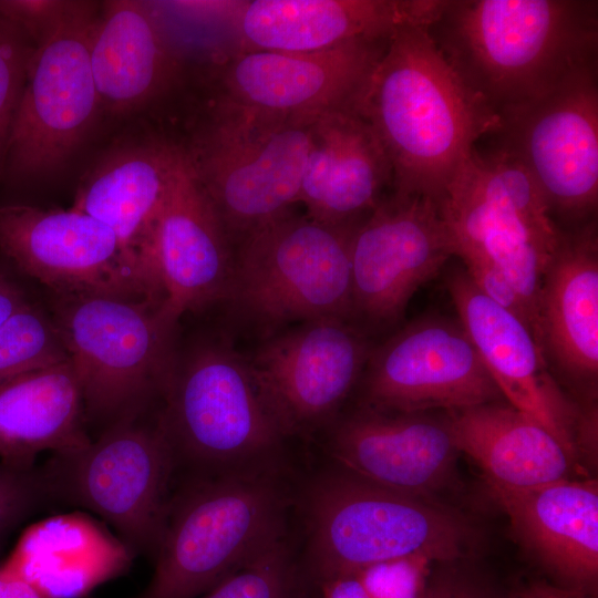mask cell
<instances>
[{
	"label": "cell",
	"instance_id": "6da1fadb",
	"mask_svg": "<svg viewBox=\"0 0 598 598\" xmlns=\"http://www.w3.org/2000/svg\"><path fill=\"white\" fill-rule=\"evenodd\" d=\"M427 28L392 35L355 110L390 159L391 192L440 204L478 141L497 133L499 118L458 78Z\"/></svg>",
	"mask_w": 598,
	"mask_h": 598
},
{
	"label": "cell",
	"instance_id": "f1b7e54d",
	"mask_svg": "<svg viewBox=\"0 0 598 598\" xmlns=\"http://www.w3.org/2000/svg\"><path fill=\"white\" fill-rule=\"evenodd\" d=\"M134 555L84 515H59L30 526L1 567L45 598H80L118 576Z\"/></svg>",
	"mask_w": 598,
	"mask_h": 598
},
{
	"label": "cell",
	"instance_id": "d4e9b609",
	"mask_svg": "<svg viewBox=\"0 0 598 598\" xmlns=\"http://www.w3.org/2000/svg\"><path fill=\"white\" fill-rule=\"evenodd\" d=\"M90 61L100 107L127 115L174 83L178 64L148 6L103 3L90 38Z\"/></svg>",
	"mask_w": 598,
	"mask_h": 598
},
{
	"label": "cell",
	"instance_id": "9c48e42d",
	"mask_svg": "<svg viewBox=\"0 0 598 598\" xmlns=\"http://www.w3.org/2000/svg\"><path fill=\"white\" fill-rule=\"evenodd\" d=\"M355 227H333L292 209L270 220L235 247L226 300L268 329L323 318L349 320Z\"/></svg>",
	"mask_w": 598,
	"mask_h": 598
},
{
	"label": "cell",
	"instance_id": "ac0fdd59",
	"mask_svg": "<svg viewBox=\"0 0 598 598\" xmlns=\"http://www.w3.org/2000/svg\"><path fill=\"white\" fill-rule=\"evenodd\" d=\"M446 290L502 396L576 457L586 419L550 373L529 328L486 297L463 268L447 275Z\"/></svg>",
	"mask_w": 598,
	"mask_h": 598
},
{
	"label": "cell",
	"instance_id": "8992f818",
	"mask_svg": "<svg viewBox=\"0 0 598 598\" xmlns=\"http://www.w3.org/2000/svg\"><path fill=\"white\" fill-rule=\"evenodd\" d=\"M49 305L81 384L87 431L94 425L99 434L161 401L178 346V321L162 301L49 293Z\"/></svg>",
	"mask_w": 598,
	"mask_h": 598
},
{
	"label": "cell",
	"instance_id": "484cf974",
	"mask_svg": "<svg viewBox=\"0 0 598 598\" xmlns=\"http://www.w3.org/2000/svg\"><path fill=\"white\" fill-rule=\"evenodd\" d=\"M179 155L181 145L162 141L122 146L84 177L71 207L109 227L156 281L148 241Z\"/></svg>",
	"mask_w": 598,
	"mask_h": 598
},
{
	"label": "cell",
	"instance_id": "2e32d148",
	"mask_svg": "<svg viewBox=\"0 0 598 598\" xmlns=\"http://www.w3.org/2000/svg\"><path fill=\"white\" fill-rule=\"evenodd\" d=\"M439 204L390 192L350 240L352 317L396 322L413 295L454 257Z\"/></svg>",
	"mask_w": 598,
	"mask_h": 598
},
{
	"label": "cell",
	"instance_id": "f546056e",
	"mask_svg": "<svg viewBox=\"0 0 598 598\" xmlns=\"http://www.w3.org/2000/svg\"><path fill=\"white\" fill-rule=\"evenodd\" d=\"M312 584L286 536L198 598H312Z\"/></svg>",
	"mask_w": 598,
	"mask_h": 598
},
{
	"label": "cell",
	"instance_id": "5b68a950",
	"mask_svg": "<svg viewBox=\"0 0 598 598\" xmlns=\"http://www.w3.org/2000/svg\"><path fill=\"white\" fill-rule=\"evenodd\" d=\"M156 412L177 474L207 476L281 463L286 437L267 408L247 359L227 342L177 346Z\"/></svg>",
	"mask_w": 598,
	"mask_h": 598
},
{
	"label": "cell",
	"instance_id": "44dd1931",
	"mask_svg": "<svg viewBox=\"0 0 598 598\" xmlns=\"http://www.w3.org/2000/svg\"><path fill=\"white\" fill-rule=\"evenodd\" d=\"M444 0H252L235 19L245 50L309 53L358 40H388L430 25Z\"/></svg>",
	"mask_w": 598,
	"mask_h": 598
},
{
	"label": "cell",
	"instance_id": "ffe728a7",
	"mask_svg": "<svg viewBox=\"0 0 598 598\" xmlns=\"http://www.w3.org/2000/svg\"><path fill=\"white\" fill-rule=\"evenodd\" d=\"M164 310L175 320L226 300L235 247L185 153L176 164L148 241Z\"/></svg>",
	"mask_w": 598,
	"mask_h": 598
},
{
	"label": "cell",
	"instance_id": "d6986e66",
	"mask_svg": "<svg viewBox=\"0 0 598 598\" xmlns=\"http://www.w3.org/2000/svg\"><path fill=\"white\" fill-rule=\"evenodd\" d=\"M334 466L378 486L432 498L454 476L458 451L445 412H388L359 406L329 426Z\"/></svg>",
	"mask_w": 598,
	"mask_h": 598
},
{
	"label": "cell",
	"instance_id": "836d02e7",
	"mask_svg": "<svg viewBox=\"0 0 598 598\" xmlns=\"http://www.w3.org/2000/svg\"><path fill=\"white\" fill-rule=\"evenodd\" d=\"M34 42L0 16V172Z\"/></svg>",
	"mask_w": 598,
	"mask_h": 598
},
{
	"label": "cell",
	"instance_id": "7c38bea8",
	"mask_svg": "<svg viewBox=\"0 0 598 598\" xmlns=\"http://www.w3.org/2000/svg\"><path fill=\"white\" fill-rule=\"evenodd\" d=\"M0 254L52 295L163 301L141 259L109 227L73 208L0 204Z\"/></svg>",
	"mask_w": 598,
	"mask_h": 598
},
{
	"label": "cell",
	"instance_id": "d6a6232c",
	"mask_svg": "<svg viewBox=\"0 0 598 598\" xmlns=\"http://www.w3.org/2000/svg\"><path fill=\"white\" fill-rule=\"evenodd\" d=\"M54 503L42 465L20 467L0 460V554L16 530Z\"/></svg>",
	"mask_w": 598,
	"mask_h": 598
},
{
	"label": "cell",
	"instance_id": "d590c367",
	"mask_svg": "<svg viewBox=\"0 0 598 598\" xmlns=\"http://www.w3.org/2000/svg\"><path fill=\"white\" fill-rule=\"evenodd\" d=\"M28 280L0 254V326L37 298Z\"/></svg>",
	"mask_w": 598,
	"mask_h": 598
},
{
	"label": "cell",
	"instance_id": "8fae6325",
	"mask_svg": "<svg viewBox=\"0 0 598 598\" xmlns=\"http://www.w3.org/2000/svg\"><path fill=\"white\" fill-rule=\"evenodd\" d=\"M97 16L95 2L80 1L35 45L1 169L12 182L41 179L62 167L101 110L90 61Z\"/></svg>",
	"mask_w": 598,
	"mask_h": 598
},
{
	"label": "cell",
	"instance_id": "ba28073f",
	"mask_svg": "<svg viewBox=\"0 0 598 598\" xmlns=\"http://www.w3.org/2000/svg\"><path fill=\"white\" fill-rule=\"evenodd\" d=\"M439 207L455 256H476L496 267L538 327L539 288L561 229L520 161L499 143L487 151L476 146Z\"/></svg>",
	"mask_w": 598,
	"mask_h": 598
},
{
	"label": "cell",
	"instance_id": "7402d4cb",
	"mask_svg": "<svg viewBox=\"0 0 598 598\" xmlns=\"http://www.w3.org/2000/svg\"><path fill=\"white\" fill-rule=\"evenodd\" d=\"M392 183L385 150L355 109L316 117L299 196L309 217L355 227L386 196L384 190H392Z\"/></svg>",
	"mask_w": 598,
	"mask_h": 598
},
{
	"label": "cell",
	"instance_id": "603a6c76",
	"mask_svg": "<svg viewBox=\"0 0 598 598\" xmlns=\"http://www.w3.org/2000/svg\"><path fill=\"white\" fill-rule=\"evenodd\" d=\"M487 485L517 537L557 585L596 595L597 481L567 478L527 488Z\"/></svg>",
	"mask_w": 598,
	"mask_h": 598
},
{
	"label": "cell",
	"instance_id": "7a4b0ae2",
	"mask_svg": "<svg viewBox=\"0 0 598 598\" xmlns=\"http://www.w3.org/2000/svg\"><path fill=\"white\" fill-rule=\"evenodd\" d=\"M427 30L458 78L498 118L598 62L594 0H444Z\"/></svg>",
	"mask_w": 598,
	"mask_h": 598
},
{
	"label": "cell",
	"instance_id": "cb8c5ba5",
	"mask_svg": "<svg viewBox=\"0 0 598 598\" xmlns=\"http://www.w3.org/2000/svg\"><path fill=\"white\" fill-rule=\"evenodd\" d=\"M539 344L563 377L596 386L598 378V236L596 219L561 229L537 301Z\"/></svg>",
	"mask_w": 598,
	"mask_h": 598
},
{
	"label": "cell",
	"instance_id": "9a60e30c",
	"mask_svg": "<svg viewBox=\"0 0 598 598\" xmlns=\"http://www.w3.org/2000/svg\"><path fill=\"white\" fill-rule=\"evenodd\" d=\"M359 406L388 412L467 409L503 396L458 319L422 317L372 348Z\"/></svg>",
	"mask_w": 598,
	"mask_h": 598
},
{
	"label": "cell",
	"instance_id": "4fadbf2b",
	"mask_svg": "<svg viewBox=\"0 0 598 598\" xmlns=\"http://www.w3.org/2000/svg\"><path fill=\"white\" fill-rule=\"evenodd\" d=\"M499 144L525 166L550 215L575 226L598 205V62L547 96L499 116Z\"/></svg>",
	"mask_w": 598,
	"mask_h": 598
},
{
	"label": "cell",
	"instance_id": "277c9868",
	"mask_svg": "<svg viewBox=\"0 0 598 598\" xmlns=\"http://www.w3.org/2000/svg\"><path fill=\"white\" fill-rule=\"evenodd\" d=\"M301 495L306 544L300 558L312 585L411 557L450 564L474 543L470 520L453 508L378 486L336 466L315 475Z\"/></svg>",
	"mask_w": 598,
	"mask_h": 598
},
{
	"label": "cell",
	"instance_id": "5bb4252c",
	"mask_svg": "<svg viewBox=\"0 0 598 598\" xmlns=\"http://www.w3.org/2000/svg\"><path fill=\"white\" fill-rule=\"evenodd\" d=\"M371 350L349 320L323 318L270 337L247 363L282 434L308 436L337 419Z\"/></svg>",
	"mask_w": 598,
	"mask_h": 598
},
{
	"label": "cell",
	"instance_id": "8d00e7d4",
	"mask_svg": "<svg viewBox=\"0 0 598 598\" xmlns=\"http://www.w3.org/2000/svg\"><path fill=\"white\" fill-rule=\"evenodd\" d=\"M425 598H492L478 584L454 571L431 575Z\"/></svg>",
	"mask_w": 598,
	"mask_h": 598
},
{
	"label": "cell",
	"instance_id": "f35d334b",
	"mask_svg": "<svg viewBox=\"0 0 598 598\" xmlns=\"http://www.w3.org/2000/svg\"><path fill=\"white\" fill-rule=\"evenodd\" d=\"M0 598H45L27 580L9 574L0 566Z\"/></svg>",
	"mask_w": 598,
	"mask_h": 598
},
{
	"label": "cell",
	"instance_id": "83f0119b",
	"mask_svg": "<svg viewBox=\"0 0 598 598\" xmlns=\"http://www.w3.org/2000/svg\"><path fill=\"white\" fill-rule=\"evenodd\" d=\"M445 413L457 451L476 462L486 483L527 488L570 478L575 457L507 402Z\"/></svg>",
	"mask_w": 598,
	"mask_h": 598
},
{
	"label": "cell",
	"instance_id": "52a82bcc",
	"mask_svg": "<svg viewBox=\"0 0 598 598\" xmlns=\"http://www.w3.org/2000/svg\"><path fill=\"white\" fill-rule=\"evenodd\" d=\"M316 117L270 114L215 95L181 145L234 247L299 203Z\"/></svg>",
	"mask_w": 598,
	"mask_h": 598
},
{
	"label": "cell",
	"instance_id": "4316f807",
	"mask_svg": "<svg viewBox=\"0 0 598 598\" xmlns=\"http://www.w3.org/2000/svg\"><path fill=\"white\" fill-rule=\"evenodd\" d=\"M81 384L72 361L27 371L0 382V460L35 466L50 452L89 445Z\"/></svg>",
	"mask_w": 598,
	"mask_h": 598
},
{
	"label": "cell",
	"instance_id": "3957f363",
	"mask_svg": "<svg viewBox=\"0 0 598 598\" xmlns=\"http://www.w3.org/2000/svg\"><path fill=\"white\" fill-rule=\"evenodd\" d=\"M138 598H198L287 535L282 463L179 480Z\"/></svg>",
	"mask_w": 598,
	"mask_h": 598
},
{
	"label": "cell",
	"instance_id": "e575fe53",
	"mask_svg": "<svg viewBox=\"0 0 598 598\" xmlns=\"http://www.w3.org/2000/svg\"><path fill=\"white\" fill-rule=\"evenodd\" d=\"M79 2L0 0V16L18 25L38 45L75 10Z\"/></svg>",
	"mask_w": 598,
	"mask_h": 598
},
{
	"label": "cell",
	"instance_id": "30bf717a",
	"mask_svg": "<svg viewBox=\"0 0 598 598\" xmlns=\"http://www.w3.org/2000/svg\"><path fill=\"white\" fill-rule=\"evenodd\" d=\"M124 417L85 447L42 465L58 503L83 507L113 527L133 555L154 558L177 466L156 414Z\"/></svg>",
	"mask_w": 598,
	"mask_h": 598
},
{
	"label": "cell",
	"instance_id": "e0dca14e",
	"mask_svg": "<svg viewBox=\"0 0 598 598\" xmlns=\"http://www.w3.org/2000/svg\"><path fill=\"white\" fill-rule=\"evenodd\" d=\"M390 39L309 53L244 50L221 63L216 96L288 116L355 109Z\"/></svg>",
	"mask_w": 598,
	"mask_h": 598
},
{
	"label": "cell",
	"instance_id": "74e56055",
	"mask_svg": "<svg viewBox=\"0 0 598 598\" xmlns=\"http://www.w3.org/2000/svg\"><path fill=\"white\" fill-rule=\"evenodd\" d=\"M515 598H594L592 595L544 580L524 586Z\"/></svg>",
	"mask_w": 598,
	"mask_h": 598
},
{
	"label": "cell",
	"instance_id": "1f68e13d",
	"mask_svg": "<svg viewBox=\"0 0 598 598\" xmlns=\"http://www.w3.org/2000/svg\"><path fill=\"white\" fill-rule=\"evenodd\" d=\"M432 566L423 557L375 564L312 585V598H425Z\"/></svg>",
	"mask_w": 598,
	"mask_h": 598
},
{
	"label": "cell",
	"instance_id": "4dcf8cb0",
	"mask_svg": "<svg viewBox=\"0 0 598 598\" xmlns=\"http://www.w3.org/2000/svg\"><path fill=\"white\" fill-rule=\"evenodd\" d=\"M69 359L48 308L38 298L0 326V382Z\"/></svg>",
	"mask_w": 598,
	"mask_h": 598
}]
</instances>
